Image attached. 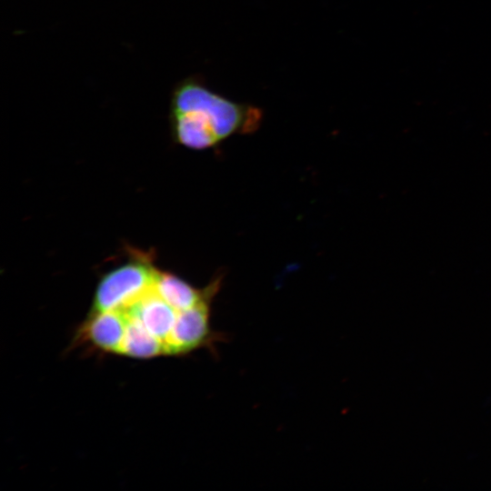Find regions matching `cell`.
Returning <instances> with one entry per match:
<instances>
[{"label": "cell", "mask_w": 491, "mask_h": 491, "mask_svg": "<svg viewBox=\"0 0 491 491\" xmlns=\"http://www.w3.org/2000/svg\"><path fill=\"white\" fill-rule=\"evenodd\" d=\"M225 278L224 272L216 273L203 288H197L187 281L169 272L158 271L155 291L177 311L185 310L209 296H216Z\"/></svg>", "instance_id": "5b68a950"}, {"label": "cell", "mask_w": 491, "mask_h": 491, "mask_svg": "<svg viewBox=\"0 0 491 491\" xmlns=\"http://www.w3.org/2000/svg\"><path fill=\"white\" fill-rule=\"evenodd\" d=\"M209 296L197 305L178 311L175 324L166 343L167 356L188 355L200 348L216 354V344L227 339L226 334L213 329L212 304Z\"/></svg>", "instance_id": "3957f363"}, {"label": "cell", "mask_w": 491, "mask_h": 491, "mask_svg": "<svg viewBox=\"0 0 491 491\" xmlns=\"http://www.w3.org/2000/svg\"><path fill=\"white\" fill-rule=\"evenodd\" d=\"M126 324L123 308L88 314L75 330L74 346H85L102 354L120 355Z\"/></svg>", "instance_id": "277c9868"}, {"label": "cell", "mask_w": 491, "mask_h": 491, "mask_svg": "<svg viewBox=\"0 0 491 491\" xmlns=\"http://www.w3.org/2000/svg\"><path fill=\"white\" fill-rule=\"evenodd\" d=\"M263 119L261 107L215 92L199 75L176 83L170 95L173 138L189 149H211L234 135L254 134Z\"/></svg>", "instance_id": "6da1fadb"}, {"label": "cell", "mask_w": 491, "mask_h": 491, "mask_svg": "<svg viewBox=\"0 0 491 491\" xmlns=\"http://www.w3.org/2000/svg\"><path fill=\"white\" fill-rule=\"evenodd\" d=\"M158 270L151 257L136 255L102 276L88 314L126 306L154 288Z\"/></svg>", "instance_id": "7a4b0ae2"}, {"label": "cell", "mask_w": 491, "mask_h": 491, "mask_svg": "<svg viewBox=\"0 0 491 491\" xmlns=\"http://www.w3.org/2000/svg\"><path fill=\"white\" fill-rule=\"evenodd\" d=\"M122 308L128 315L137 318L166 347L178 311L165 302L154 288Z\"/></svg>", "instance_id": "8992f818"}, {"label": "cell", "mask_w": 491, "mask_h": 491, "mask_svg": "<svg viewBox=\"0 0 491 491\" xmlns=\"http://www.w3.org/2000/svg\"><path fill=\"white\" fill-rule=\"evenodd\" d=\"M120 355L134 359H151L167 356L165 345L152 335L135 317L128 315Z\"/></svg>", "instance_id": "52a82bcc"}]
</instances>
